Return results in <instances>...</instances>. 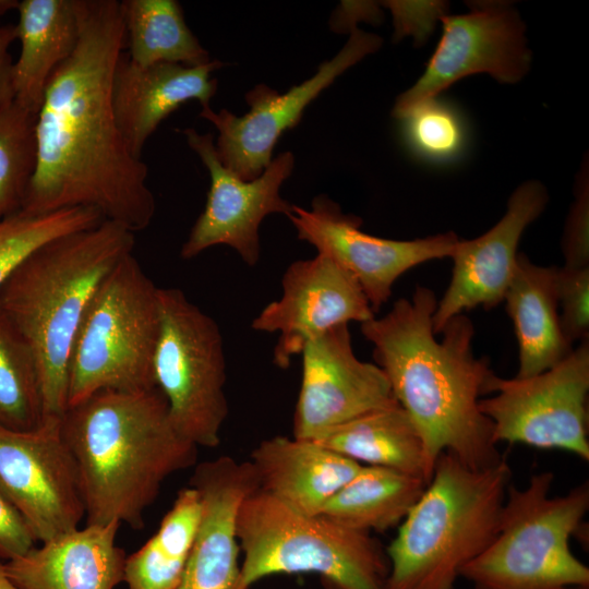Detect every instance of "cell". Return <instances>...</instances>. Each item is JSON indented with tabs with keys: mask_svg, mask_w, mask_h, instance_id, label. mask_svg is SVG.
I'll return each mask as SVG.
<instances>
[{
	"mask_svg": "<svg viewBox=\"0 0 589 589\" xmlns=\"http://www.w3.org/2000/svg\"><path fill=\"white\" fill-rule=\"evenodd\" d=\"M80 38L51 75L36 113L35 166L22 213L98 211L132 232L149 226L155 197L147 166L127 148L112 108V79L125 48L117 0H79Z\"/></svg>",
	"mask_w": 589,
	"mask_h": 589,
	"instance_id": "cell-1",
	"label": "cell"
},
{
	"mask_svg": "<svg viewBox=\"0 0 589 589\" xmlns=\"http://www.w3.org/2000/svg\"><path fill=\"white\" fill-rule=\"evenodd\" d=\"M436 304L431 289L417 286L411 299H398L384 316L361 323L375 364L421 437L426 482L444 452L471 469L493 467L504 458L493 441L492 422L479 409L494 373L488 358L473 353V324L467 315H456L442 328L441 340L435 339Z\"/></svg>",
	"mask_w": 589,
	"mask_h": 589,
	"instance_id": "cell-2",
	"label": "cell"
},
{
	"mask_svg": "<svg viewBox=\"0 0 589 589\" xmlns=\"http://www.w3.org/2000/svg\"><path fill=\"white\" fill-rule=\"evenodd\" d=\"M61 431L77 465L87 525L142 529L165 480L196 465L199 447L175 429L157 387L97 392L68 407Z\"/></svg>",
	"mask_w": 589,
	"mask_h": 589,
	"instance_id": "cell-3",
	"label": "cell"
},
{
	"mask_svg": "<svg viewBox=\"0 0 589 589\" xmlns=\"http://www.w3.org/2000/svg\"><path fill=\"white\" fill-rule=\"evenodd\" d=\"M134 245V232L105 219L40 245L0 289V312L35 353L45 418L65 412L69 360L81 321L101 281Z\"/></svg>",
	"mask_w": 589,
	"mask_h": 589,
	"instance_id": "cell-4",
	"label": "cell"
},
{
	"mask_svg": "<svg viewBox=\"0 0 589 589\" xmlns=\"http://www.w3.org/2000/svg\"><path fill=\"white\" fill-rule=\"evenodd\" d=\"M512 471L505 457L471 469L442 453L422 495L386 548V589H454L497 532Z\"/></svg>",
	"mask_w": 589,
	"mask_h": 589,
	"instance_id": "cell-5",
	"label": "cell"
},
{
	"mask_svg": "<svg viewBox=\"0 0 589 589\" xmlns=\"http://www.w3.org/2000/svg\"><path fill=\"white\" fill-rule=\"evenodd\" d=\"M237 538L243 561L232 589L298 573L318 575L327 589H386V549L371 533L298 514L260 489L240 506Z\"/></svg>",
	"mask_w": 589,
	"mask_h": 589,
	"instance_id": "cell-6",
	"label": "cell"
},
{
	"mask_svg": "<svg viewBox=\"0 0 589 589\" xmlns=\"http://www.w3.org/2000/svg\"><path fill=\"white\" fill-rule=\"evenodd\" d=\"M554 474L508 485L497 532L461 570L474 589H569L589 587V568L570 550L589 509L588 481L551 496Z\"/></svg>",
	"mask_w": 589,
	"mask_h": 589,
	"instance_id": "cell-7",
	"label": "cell"
},
{
	"mask_svg": "<svg viewBox=\"0 0 589 589\" xmlns=\"http://www.w3.org/2000/svg\"><path fill=\"white\" fill-rule=\"evenodd\" d=\"M159 328V287L130 253L101 281L81 321L69 360L68 407L100 390L155 388Z\"/></svg>",
	"mask_w": 589,
	"mask_h": 589,
	"instance_id": "cell-8",
	"label": "cell"
},
{
	"mask_svg": "<svg viewBox=\"0 0 589 589\" xmlns=\"http://www.w3.org/2000/svg\"><path fill=\"white\" fill-rule=\"evenodd\" d=\"M159 305L153 362L156 387L182 437L196 447H217L229 411L220 329L180 289L159 288Z\"/></svg>",
	"mask_w": 589,
	"mask_h": 589,
	"instance_id": "cell-9",
	"label": "cell"
},
{
	"mask_svg": "<svg viewBox=\"0 0 589 589\" xmlns=\"http://www.w3.org/2000/svg\"><path fill=\"white\" fill-rule=\"evenodd\" d=\"M480 411L493 441L569 452L589 461V339L551 369L528 377L490 378Z\"/></svg>",
	"mask_w": 589,
	"mask_h": 589,
	"instance_id": "cell-10",
	"label": "cell"
},
{
	"mask_svg": "<svg viewBox=\"0 0 589 589\" xmlns=\"http://www.w3.org/2000/svg\"><path fill=\"white\" fill-rule=\"evenodd\" d=\"M0 493L40 543L80 528L85 518L82 486L61 418L46 417L32 431L0 426Z\"/></svg>",
	"mask_w": 589,
	"mask_h": 589,
	"instance_id": "cell-11",
	"label": "cell"
},
{
	"mask_svg": "<svg viewBox=\"0 0 589 589\" xmlns=\"http://www.w3.org/2000/svg\"><path fill=\"white\" fill-rule=\"evenodd\" d=\"M469 12L443 15V34L425 71L400 94L392 115L398 119L466 76L486 73L501 83H517L529 71L531 52L525 24L505 1L471 2Z\"/></svg>",
	"mask_w": 589,
	"mask_h": 589,
	"instance_id": "cell-12",
	"label": "cell"
},
{
	"mask_svg": "<svg viewBox=\"0 0 589 589\" xmlns=\"http://www.w3.org/2000/svg\"><path fill=\"white\" fill-rule=\"evenodd\" d=\"M350 37L330 60L322 62L313 76L279 93L257 84L245 94L250 110L238 117L227 109L215 112L202 107L200 117L218 130L216 152L221 164L244 181L259 178L272 161L280 135L296 127L304 109L340 74L382 45L377 35L350 26Z\"/></svg>",
	"mask_w": 589,
	"mask_h": 589,
	"instance_id": "cell-13",
	"label": "cell"
},
{
	"mask_svg": "<svg viewBox=\"0 0 589 589\" xmlns=\"http://www.w3.org/2000/svg\"><path fill=\"white\" fill-rule=\"evenodd\" d=\"M181 133L211 177L205 207L181 247V257L191 260L214 245L225 244L236 250L245 264L255 266L261 257L262 220L275 213L288 216L293 207L280 195L281 184L293 170L292 153L279 154L259 178L244 181L221 164L211 133L202 134L192 128Z\"/></svg>",
	"mask_w": 589,
	"mask_h": 589,
	"instance_id": "cell-14",
	"label": "cell"
},
{
	"mask_svg": "<svg viewBox=\"0 0 589 589\" xmlns=\"http://www.w3.org/2000/svg\"><path fill=\"white\" fill-rule=\"evenodd\" d=\"M287 217L298 239L357 280L374 313L388 301L395 281L404 273L431 260L450 257L459 240L452 231L407 241L371 236L360 229V217L345 214L323 194L312 200L310 209L293 205Z\"/></svg>",
	"mask_w": 589,
	"mask_h": 589,
	"instance_id": "cell-15",
	"label": "cell"
},
{
	"mask_svg": "<svg viewBox=\"0 0 589 589\" xmlns=\"http://www.w3.org/2000/svg\"><path fill=\"white\" fill-rule=\"evenodd\" d=\"M300 354L302 376L292 419L294 438L314 441L361 414L398 404L382 369L354 354L348 325L311 340Z\"/></svg>",
	"mask_w": 589,
	"mask_h": 589,
	"instance_id": "cell-16",
	"label": "cell"
},
{
	"mask_svg": "<svg viewBox=\"0 0 589 589\" xmlns=\"http://www.w3.org/2000/svg\"><path fill=\"white\" fill-rule=\"evenodd\" d=\"M281 297L253 320L252 328L279 333L273 361L287 369L311 340L350 322H366L374 312L357 280L322 254L291 263L281 279Z\"/></svg>",
	"mask_w": 589,
	"mask_h": 589,
	"instance_id": "cell-17",
	"label": "cell"
},
{
	"mask_svg": "<svg viewBox=\"0 0 589 589\" xmlns=\"http://www.w3.org/2000/svg\"><path fill=\"white\" fill-rule=\"evenodd\" d=\"M548 191L537 180L520 184L510 195L504 216L485 233L458 240L450 255L452 278L433 314V332L465 311L495 308L512 280L517 248L525 229L544 211Z\"/></svg>",
	"mask_w": 589,
	"mask_h": 589,
	"instance_id": "cell-18",
	"label": "cell"
},
{
	"mask_svg": "<svg viewBox=\"0 0 589 589\" xmlns=\"http://www.w3.org/2000/svg\"><path fill=\"white\" fill-rule=\"evenodd\" d=\"M191 486L202 512L194 543L177 589H232L239 574L237 518L244 498L259 489L249 460L220 456L194 466Z\"/></svg>",
	"mask_w": 589,
	"mask_h": 589,
	"instance_id": "cell-19",
	"label": "cell"
},
{
	"mask_svg": "<svg viewBox=\"0 0 589 589\" xmlns=\"http://www.w3.org/2000/svg\"><path fill=\"white\" fill-rule=\"evenodd\" d=\"M224 65L212 60L200 67L177 63L140 65L121 53L112 79V108L129 152L141 159L146 141L159 123L182 104L209 106L217 91L211 73Z\"/></svg>",
	"mask_w": 589,
	"mask_h": 589,
	"instance_id": "cell-20",
	"label": "cell"
},
{
	"mask_svg": "<svg viewBox=\"0 0 589 589\" xmlns=\"http://www.w3.org/2000/svg\"><path fill=\"white\" fill-rule=\"evenodd\" d=\"M121 524L85 525L3 564L19 589H115L127 556L116 539Z\"/></svg>",
	"mask_w": 589,
	"mask_h": 589,
	"instance_id": "cell-21",
	"label": "cell"
},
{
	"mask_svg": "<svg viewBox=\"0 0 589 589\" xmlns=\"http://www.w3.org/2000/svg\"><path fill=\"white\" fill-rule=\"evenodd\" d=\"M249 461L260 490L305 516L320 515L362 467L315 441L280 435L262 441Z\"/></svg>",
	"mask_w": 589,
	"mask_h": 589,
	"instance_id": "cell-22",
	"label": "cell"
},
{
	"mask_svg": "<svg viewBox=\"0 0 589 589\" xmlns=\"http://www.w3.org/2000/svg\"><path fill=\"white\" fill-rule=\"evenodd\" d=\"M16 10L21 47L12 67L14 103L36 115L51 75L77 46L79 0H23Z\"/></svg>",
	"mask_w": 589,
	"mask_h": 589,
	"instance_id": "cell-23",
	"label": "cell"
},
{
	"mask_svg": "<svg viewBox=\"0 0 589 589\" xmlns=\"http://www.w3.org/2000/svg\"><path fill=\"white\" fill-rule=\"evenodd\" d=\"M556 266H540L518 253L503 301L519 348L516 377L542 373L574 349L563 335L557 303Z\"/></svg>",
	"mask_w": 589,
	"mask_h": 589,
	"instance_id": "cell-24",
	"label": "cell"
},
{
	"mask_svg": "<svg viewBox=\"0 0 589 589\" xmlns=\"http://www.w3.org/2000/svg\"><path fill=\"white\" fill-rule=\"evenodd\" d=\"M314 441L360 465L389 468L425 480L421 437L399 404L361 414Z\"/></svg>",
	"mask_w": 589,
	"mask_h": 589,
	"instance_id": "cell-25",
	"label": "cell"
},
{
	"mask_svg": "<svg viewBox=\"0 0 589 589\" xmlns=\"http://www.w3.org/2000/svg\"><path fill=\"white\" fill-rule=\"evenodd\" d=\"M428 482L389 468L362 466L320 515L350 529L371 533L399 526Z\"/></svg>",
	"mask_w": 589,
	"mask_h": 589,
	"instance_id": "cell-26",
	"label": "cell"
},
{
	"mask_svg": "<svg viewBox=\"0 0 589 589\" xmlns=\"http://www.w3.org/2000/svg\"><path fill=\"white\" fill-rule=\"evenodd\" d=\"M202 512L197 490L181 489L160 521L157 531L127 556L124 578L128 589H177L200 525Z\"/></svg>",
	"mask_w": 589,
	"mask_h": 589,
	"instance_id": "cell-27",
	"label": "cell"
},
{
	"mask_svg": "<svg viewBox=\"0 0 589 589\" xmlns=\"http://www.w3.org/2000/svg\"><path fill=\"white\" fill-rule=\"evenodd\" d=\"M121 17L129 59L140 65L177 63L200 67L212 60L188 27L175 0H122Z\"/></svg>",
	"mask_w": 589,
	"mask_h": 589,
	"instance_id": "cell-28",
	"label": "cell"
},
{
	"mask_svg": "<svg viewBox=\"0 0 589 589\" xmlns=\"http://www.w3.org/2000/svg\"><path fill=\"white\" fill-rule=\"evenodd\" d=\"M41 381L34 351L0 312V426L32 431L44 421Z\"/></svg>",
	"mask_w": 589,
	"mask_h": 589,
	"instance_id": "cell-29",
	"label": "cell"
},
{
	"mask_svg": "<svg viewBox=\"0 0 589 589\" xmlns=\"http://www.w3.org/2000/svg\"><path fill=\"white\" fill-rule=\"evenodd\" d=\"M105 220L89 207H72L29 215L22 212L0 219V289L15 267L32 252L60 236Z\"/></svg>",
	"mask_w": 589,
	"mask_h": 589,
	"instance_id": "cell-30",
	"label": "cell"
},
{
	"mask_svg": "<svg viewBox=\"0 0 589 589\" xmlns=\"http://www.w3.org/2000/svg\"><path fill=\"white\" fill-rule=\"evenodd\" d=\"M408 149L421 160L446 164L457 159L467 143L460 112L438 97L425 100L398 118Z\"/></svg>",
	"mask_w": 589,
	"mask_h": 589,
	"instance_id": "cell-31",
	"label": "cell"
},
{
	"mask_svg": "<svg viewBox=\"0 0 589 589\" xmlns=\"http://www.w3.org/2000/svg\"><path fill=\"white\" fill-rule=\"evenodd\" d=\"M35 120L15 103L0 110V219L21 211L35 166Z\"/></svg>",
	"mask_w": 589,
	"mask_h": 589,
	"instance_id": "cell-32",
	"label": "cell"
},
{
	"mask_svg": "<svg viewBox=\"0 0 589 589\" xmlns=\"http://www.w3.org/2000/svg\"><path fill=\"white\" fill-rule=\"evenodd\" d=\"M556 291L562 311L560 324L566 340L574 346L589 339V267H558Z\"/></svg>",
	"mask_w": 589,
	"mask_h": 589,
	"instance_id": "cell-33",
	"label": "cell"
},
{
	"mask_svg": "<svg viewBox=\"0 0 589 589\" xmlns=\"http://www.w3.org/2000/svg\"><path fill=\"white\" fill-rule=\"evenodd\" d=\"M562 241L565 259L563 267H589V185L588 171H581Z\"/></svg>",
	"mask_w": 589,
	"mask_h": 589,
	"instance_id": "cell-34",
	"label": "cell"
},
{
	"mask_svg": "<svg viewBox=\"0 0 589 589\" xmlns=\"http://www.w3.org/2000/svg\"><path fill=\"white\" fill-rule=\"evenodd\" d=\"M36 539L21 513L0 493V564L23 556Z\"/></svg>",
	"mask_w": 589,
	"mask_h": 589,
	"instance_id": "cell-35",
	"label": "cell"
},
{
	"mask_svg": "<svg viewBox=\"0 0 589 589\" xmlns=\"http://www.w3.org/2000/svg\"><path fill=\"white\" fill-rule=\"evenodd\" d=\"M15 40V25L5 24L0 26V110L14 103L12 86L13 59L10 47Z\"/></svg>",
	"mask_w": 589,
	"mask_h": 589,
	"instance_id": "cell-36",
	"label": "cell"
},
{
	"mask_svg": "<svg viewBox=\"0 0 589 589\" xmlns=\"http://www.w3.org/2000/svg\"><path fill=\"white\" fill-rule=\"evenodd\" d=\"M0 589H19L7 576L3 564H0Z\"/></svg>",
	"mask_w": 589,
	"mask_h": 589,
	"instance_id": "cell-37",
	"label": "cell"
},
{
	"mask_svg": "<svg viewBox=\"0 0 589 589\" xmlns=\"http://www.w3.org/2000/svg\"><path fill=\"white\" fill-rule=\"evenodd\" d=\"M17 4L19 1L16 0H0V15H3L11 10H16Z\"/></svg>",
	"mask_w": 589,
	"mask_h": 589,
	"instance_id": "cell-38",
	"label": "cell"
},
{
	"mask_svg": "<svg viewBox=\"0 0 589 589\" xmlns=\"http://www.w3.org/2000/svg\"><path fill=\"white\" fill-rule=\"evenodd\" d=\"M569 589H589V587H575V588H569Z\"/></svg>",
	"mask_w": 589,
	"mask_h": 589,
	"instance_id": "cell-39",
	"label": "cell"
}]
</instances>
